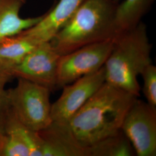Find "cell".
I'll list each match as a JSON object with an SVG mask.
<instances>
[{
	"label": "cell",
	"instance_id": "1",
	"mask_svg": "<svg viewBox=\"0 0 156 156\" xmlns=\"http://www.w3.org/2000/svg\"><path fill=\"white\" fill-rule=\"evenodd\" d=\"M136 98L105 82L69 120L73 135L80 145L88 147L116 134Z\"/></svg>",
	"mask_w": 156,
	"mask_h": 156
},
{
	"label": "cell",
	"instance_id": "2",
	"mask_svg": "<svg viewBox=\"0 0 156 156\" xmlns=\"http://www.w3.org/2000/svg\"><path fill=\"white\" fill-rule=\"evenodd\" d=\"M118 4L114 0H84L50 44L62 56L86 45L115 39L120 34L115 23Z\"/></svg>",
	"mask_w": 156,
	"mask_h": 156
},
{
	"label": "cell",
	"instance_id": "3",
	"mask_svg": "<svg viewBox=\"0 0 156 156\" xmlns=\"http://www.w3.org/2000/svg\"><path fill=\"white\" fill-rule=\"evenodd\" d=\"M151 48L146 26L142 22L118 35L104 64L105 82L139 98L138 76L151 64Z\"/></svg>",
	"mask_w": 156,
	"mask_h": 156
},
{
	"label": "cell",
	"instance_id": "4",
	"mask_svg": "<svg viewBox=\"0 0 156 156\" xmlns=\"http://www.w3.org/2000/svg\"><path fill=\"white\" fill-rule=\"evenodd\" d=\"M16 86L6 90L8 110L19 123L38 132L51 122L50 90L17 78Z\"/></svg>",
	"mask_w": 156,
	"mask_h": 156
},
{
	"label": "cell",
	"instance_id": "5",
	"mask_svg": "<svg viewBox=\"0 0 156 156\" xmlns=\"http://www.w3.org/2000/svg\"><path fill=\"white\" fill-rule=\"evenodd\" d=\"M114 39L86 45L60 56L56 89L62 88L103 67L111 52Z\"/></svg>",
	"mask_w": 156,
	"mask_h": 156
},
{
	"label": "cell",
	"instance_id": "6",
	"mask_svg": "<svg viewBox=\"0 0 156 156\" xmlns=\"http://www.w3.org/2000/svg\"><path fill=\"white\" fill-rule=\"evenodd\" d=\"M121 129L136 156H156V109L136 98L124 117Z\"/></svg>",
	"mask_w": 156,
	"mask_h": 156
},
{
	"label": "cell",
	"instance_id": "7",
	"mask_svg": "<svg viewBox=\"0 0 156 156\" xmlns=\"http://www.w3.org/2000/svg\"><path fill=\"white\" fill-rule=\"evenodd\" d=\"M105 83L104 66L98 71L63 86L62 95L51 105V122L68 124L73 116Z\"/></svg>",
	"mask_w": 156,
	"mask_h": 156
},
{
	"label": "cell",
	"instance_id": "8",
	"mask_svg": "<svg viewBox=\"0 0 156 156\" xmlns=\"http://www.w3.org/2000/svg\"><path fill=\"white\" fill-rule=\"evenodd\" d=\"M60 56L50 42L39 44L22 62L12 68V75L44 86L51 91L56 89Z\"/></svg>",
	"mask_w": 156,
	"mask_h": 156
},
{
	"label": "cell",
	"instance_id": "9",
	"mask_svg": "<svg viewBox=\"0 0 156 156\" xmlns=\"http://www.w3.org/2000/svg\"><path fill=\"white\" fill-rule=\"evenodd\" d=\"M38 133L42 156H88V147L79 144L68 124L51 122Z\"/></svg>",
	"mask_w": 156,
	"mask_h": 156
},
{
	"label": "cell",
	"instance_id": "10",
	"mask_svg": "<svg viewBox=\"0 0 156 156\" xmlns=\"http://www.w3.org/2000/svg\"><path fill=\"white\" fill-rule=\"evenodd\" d=\"M84 0H59L56 5L31 28L21 32L37 44L50 42L82 5Z\"/></svg>",
	"mask_w": 156,
	"mask_h": 156
},
{
	"label": "cell",
	"instance_id": "11",
	"mask_svg": "<svg viewBox=\"0 0 156 156\" xmlns=\"http://www.w3.org/2000/svg\"><path fill=\"white\" fill-rule=\"evenodd\" d=\"M22 4L20 0H0V41L31 28L44 16L21 17L19 12Z\"/></svg>",
	"mask_w": 156,
	"mask_h": 156
},
{
	"label": "cell",
	"instance_id": "12",
	"mask_svg": "<svg viewBox=\"0 0 156 156\" xmlns=\"http://www.w3.org/2000/svg\"><path fill=\"white\" fill-rule=\"evenodd\" d=\"M155 0H124L118 4L115 23L119 33L136 27L148 12Z\"/></svg>",
	"mask_w": 156,
	"mask_h": 156
},
{
	"label": "cell",
	"instance_id": "13",
	"mask_svg": "<svg viewBox=\"0 0 156 156\" xmlns=\"http://www.w3.org/2000/svg\"><path fill=\"white\" fill-rule=\"evenodd\" d=\"M38 45L21 33L5 38L0 41V62L12 68Z\"/></svg>",
	"mask_w": 156,
	"mask_h": 156
},
{
	"label": "cell",
	"instance_id": "14",
	"mask_svg": "<svg viewBox=\"0 0 156 156\" xmlns=\"http://www.w3.org/2000/svg\"><path fill=\"white\" fill-rule=\"evenodd\" d=\"M135 152L121 129L88 147V156H134Z\"/></svg>",
	"mask_w": 156,
	"mask_h": 156
},
{
	"label": "cell",
	"instance_id": "15",
	"mask_svg": "<svg viewBox=\"0 0 156 156\" xmlns=\"http://www.w3.org/2000/svg\"><path fill=\"white\" fill-rule=\"evenodd\" d=\"M140 75L143 78V93L147 103L156 109V67L149 64L142 71Z\"/></svg>",
	"mask_w": 156,
	"mask_h": 156
},
{
	"label": "cell",
	"instance_id": "16",
	"mask_svg": "<svg viewBox=\"0 0 156 156\" xmlns=\"http://www.w3.org/2000/svg\"><path fill=\"white\" fill-rule=\"evenodd\" d=\"M12 78L11 68L0 62V121L5 116L8 109L6 86Z\"/></svg>",
	"mask_w": 156,
	"mask_h": 156
},
{
	"label": "cell",
	"instance_id": "17",
	"mask_svg": "<svg viewBox=\"0 0 156 156\" xmlns=\"http://www.w3.org/2000/svg\"><path fill=\"white\" fill-rule=\"evenodd\" d=\"M5 133L4 129L3 121H0V156H2V151L5 140Z\"/></svg>",
	"mask_w": 156,
	"mask_h": 156
},
{
	"label": "cell",
	"instance_id": "18",
	"mask_svg": "<svg viewBox=\"0 0 156 156\" xmlns=\"http://www.w3.org/2000/svg\"><path fill=\"white\" fill-rule=\"evenodd\" d=\"M20 1H21L24 4L25 2H26V0H20Z\"/></svg>",
	"mask_w": 156,
	"mask_h": 156
},
{
	"label": "cell",
	"instance_id": "19",
	"mask_svg": "<svg viewBox=\"0 0 156 156\" xmlns=\"http://www.w3.org/2000/svg\"><path fill=\"white\" fill-rule=\"evenodd\" d=\"M114 1H117V2H119V0H114Z\"/></svg>",
	"mask_w": 156,
	"mask_h": 156
}]
</instances>
